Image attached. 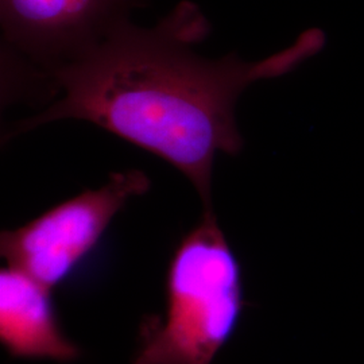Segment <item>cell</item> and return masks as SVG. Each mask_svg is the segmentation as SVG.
I'll return each instance as SVG.
<instances>
[{"label": "cell", "instance_id": "cell-4", "mask_svg": "<svg viewBox=\"0 0 364 364\" xmlns=\"http://www.w3.org/2000/svg\"><path fill=\"white\" fill-rule=\"evenodd\" d=\"M150 186L142 170L112 173L100 188L84 191L21 227L3 231L0 255L7 266L52 290L70 285L99 252L117 213Z\"/></svg>", "mask_w": 364, "mask_h": 364}, {"label": "cell", "instance_id": "cell-3", "mask_svg": "<svg viewBox=\"0 0 364 364\" xmlns=\"http://www.w3.org/2000/svg\"><path fill=\"white\" fill-rule=\"evenodd\" d=\"M150 0H0L1 92L45 97L53 76L99 45Z\"/></svg>", "mask_w": 364, "mask_h": 364}, {"label": "cell", "instance_id": "cell-5", "mask_svg": "<svg viewBox=\"0 0 364 364\" xmlns=\"http://www.w3.org/2000/svg\"><path fill=\"white\" fill-rule=\"evenodd\" d=\"M52 289L14 267L0 272V343L15 359L69 363L81 351L61 326Z\"/></svg>", "mask_w": 364, "mask_h": 364}, {"label": "cell", "instance_id": "cell-2", "mask_svg": "<svg viewBox=\"0 0 364 364\" xmlns=\"http://www.w3.org/2000/svg\"><path fill=\"white\" fill-rule=\"evenodd\" d=\"M245 311L242 266L213 209L174 248L164 313L146 318L132 364H212Z\"/></svg>", "mask_w": 364, "mask_h": 364}, {"label": "cell", "instance_id": "cell-1", "mask_svg": "<svg viewBox=\"0 0 364 364\" xmlns=\"http://www.w3.org/2000/svg\"><path fill=\"white\" fill-rule=\"evenodd\" d=\"M210 23L198 4L182 0L156 26L127 22L48 84L42 107L16 122L6 139L53 122L76 119L164 159L181 171L212 207L218 154L243 149L235 108L250 85L293 72L321 52L323 30L301 33L285 49L245 61L235 53L218 60L196 46L208 38Z\"/></svg>", "mask_w": 364, "mask_h": 364}]
</instances>
